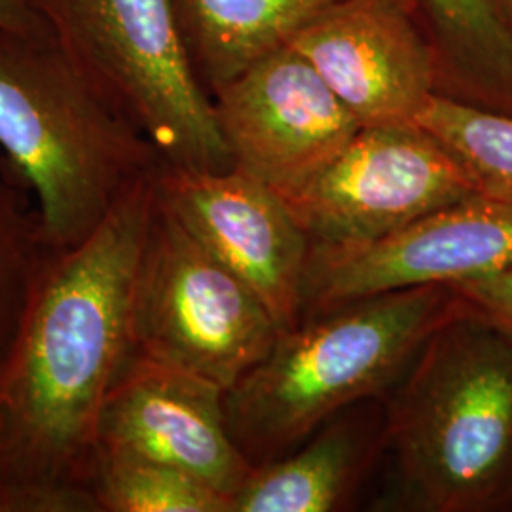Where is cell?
I'll return each mask as SVG.
<instances>
[{"instance_id": "obj_1", "label": "cell", "mask_w": 512, "mask_h": 512, "mask_svg": "<svg viewBox=\"0 0 512 512\" xmlns=\"http://www.w3.org/2000/svg\"><path fill=\"white\" fill-rule=\"evenodd\" d=\"M154 207L156 173L40 270L0 363V490L10 511H97L99 423L135 357L133 291Z\"/></svg>"}, {"instance_id": "obj_2", "label": "cell", "mask_w": 512, "mask_h": 512, "mask_svg": "<svg viewBox=\"0 0 512 512\" xmlns=\"http://www.w3.org/2000/svg\"><path fill=\"white\" fill-rule=\"evenodd\" d=\"M448 285L374 294L304 317L224 393L230 437L258 467L349 406L385 399L435 330L465 311Z\"/></svg>"}, {"instance_id": "obj_3", "label": "cell", "mask_w": 512, "mask_h": 512, "mask_svg": "<svg viewBox=\"0 0 512 512\" xmlns=\"http://www.w3.org/2000/svg\"><path fill=\"white\" fill-rule=\"evenodd\" d=\"M0 158L33 196L46 241L69 249L164 164L145 131L54 38L0 29Z\"/></svg>"}, {"instance_id": "obj_4", "label": "cell", "mask_w": 512, "mask_h": 512, "mask_svg": "<svg viewBox=\"0 0 512 512\" xmlns=\"http://www.w3.org/2000/svg\"><path fill=\"white\" fill-rule=\"evenodd\" d=\"M387 395L385 450L408 509L512 511V336L465 308Z\"/></svg>"}, {"instance_id": "obj_5", "label": "cell", "mask_w": 512, "mask_h": 512, "mask_svg": "<svg viewBox=\"0 0 512 512\" xmlns=\"http://www.w3.org/2000/svg\"><path fill=\"white\" fill-rule=\"evenodd\" d=\"M57 46L145 131L162 162L234 167L173 0H37Z\"/></svg>"}, {"instance_id": "obj_6", "label": "cell", "mask_w": 512, "mask_h": 512, "mask_svg": "<svg viewBox=\"0 0 512 512\" xmlns=\"http://www.w3.org/2000/svg\"><path fill=\"white\" fill-rule=\"evenodd\" d=\"M135 353L230 389L272 349L279 327L238 275L156 192L133 291Z\"/></svg>"}, {"instance_id": "obj_7", "label": "cell", "mask_w": 512, "mask_h": 512, "mask_svg": "<svg viewBox=\"0 0 512 512\" xmlns=\"http://www.w3.org/2000/svg\"><path fill=\"white\" fill-rule=\"evenodd\" d=\"M458 162L418 124L368 126L285 203L313 245L385 238L475 196Z\"/></svg>"}, {"instance_id": "obj_8", "label": "cell", "mask_w": 512, "mask_h": 512, "mask_svg": "<svg viewBox=\"0 0 512 512\" xmlns=\"http://www.w3.org/2000/svg\"><path fill=\"white\" fill-rule=\"evenodd\" d=\"M511 266L512 202L475 194L385 238L338 247L311 243L304 317L374 294L456 285Z\"/></svg>"}, {"instance_id": "obj_9", "label": "cell", "mask_w": 512, "mask_h": 512, "mask_svg": "<svg viewBox=\"0 0 512 512\" xmlns=\"http://www.w3.org/2000/svg\"><path fill=\"white\" fill-rule=\"evenodd\" d=\"M213 95L234 167L283 200L323 173L363 128L289 44Z\"/></svg>"}, {"instance_id": "obj_10", "label": "cell", "mask_w": 512, "mask_h": 512, "mask_svg": "<svg viewBox=\"0 0 512 512\" xmlns=\"http://www.w3.org/2000/svg\"><path fill=\"white\" fill-rule=\"evenodd\" d=\"M160 202L258 296L279 330L304 317L311 241L285 200L238 167L203 171L162 164Z\"/></svg>"}, {"instance_id": "obj_11", "label": "cell", "mask_w": 512, "mask_h": 512, "mask_svg": "<svg viewBox=\"0 0 512 512\" xmlns=\"http://www.w3.org/2000/svg\"><path fill=\"white\" fill-rule=\"evenodd\" d=\"M289 46L363 128L414 124L439 88V61L403 0H334Z\"/></svg>"}, {"instance_id": "obj_12", "label": "cell", "mask_w": 512, "mask_h": 512, "mask_svg": "<svg viewBox=\"0 0 512 512\" xmlns=\"http://www.w3.org/2000/svg\"><path fill=\"white\" fill-rule=\"evenodd\" d=\"M224 393L202 376L135 353L103 408L101 454L179 467L232 499L255 467L230 437Z\"/></svg>"}, {"instance_id": "obj_13", "label": "cell", "mask_w": 512, "mask_h": 512, "mask_svg": "<svg viewBox=\"0 0 512 512\" xmlns=\"http://www.w3.org/2000/svg\"><path fill=\"white\" fill-rule=\"evenodd\" d=\"M374 401L349 406L293 452L255 467L230 512L342 511L385 450V406Z\"/></svg>"}, {"instance_id": "obj_14", "label": "cell", "mask_w": 512, "mask_h": 512, "mask_svg": "<svg viewBox=\"0 0 512 512\" xmlns=\"http://www.w3.org/2000/svg\"><path fill=\"white\" fill-rule=\"evenodd\" d=\"M334 0H173L196 71L211 92L294 33Z\"/></svg>"}, {"instance_id": "obj_15", "label": "cell", "mask_w": 512, "mask_h": 512, "mask_svg": "<svg viewBox=\"0 0 512 512\" xmlns=\"http://www.w3.org/2000/svg\"><path fill=\"white\" fill-rule=\"evenodd\" d=\"M450 42V73L439 92L512 114V29L492 0H421Z\"/></svg>"}, {"instance_id": "obj_16", "label": "cell", "mask_w": 512, "mask_h": 512, "mask_svg": "<svg viewBox=\"0 0 512 512\" xmlns=\"http://www.w3.org/2000/svg\"><path fill=\"white\" fill-rule=\"evenodd\" d=\"M414 124L446 148L476 194L512 202V114L435 93Z\"/></svg>"}, {"instance_id": "obj_17", "label": "cell", "mask_w": 512, "mask_h": 512, "mask_svg": "<svg viewBox=\"0 0 512 512\" xmlns=\"http://www.w3.org/2000/svg\"><path fill=\"white\" fill-rule=\"evenodd\" d=\"M97 511L230 512L232 499L179 467L103 452L93 484Z\"/></svg>"}, {"instance_id": "obj_18", "label": "cell", "mask_w": 512, "mask_h": 512, "mask_svg": "<svg viewBox=\"0 0 512 512\" xmlns=\"http://www.w3.org/2000/svg\"><path fill=\"white\" fill-rule=\"evenodd\" d=\"M50 253L33 196L0 158V363Z\"/></svg>"}, {"instance_id": "obj_19", "label": "cell", "mask_w": 512, "mask_h": 512, "mask_svg": "<svg viewBox=\"0 0 512 512\" xmlns=\"http://www.w3.org/2000/svg\"><path fill=\"white\" fill-rule=\"evenodd\" d=\"M448 287L463 298L469 310L512 336V266Z\"/></svg>"}, {"instance_id": "obj_20", "label": "cell", "mask_w": 512, "mask_h": 512, "mask_svg": "<svg viewBox=\"0 0 512 512\" xmlns=\"http://www.w3.org/2000/svg\"><path fill=\"white\" fill-rule=\"evenodd\" d=\"M0 29L27 37L52 38L37 0H0Z\"/></svg>"}, {"instance_id": "obj_21", "label": "cell", "mask_w": 512, "mask_h": 512, "mask_svg": "<svg viewBox=\"0 0 512 512\" xmlns=\"http://www.w3.org/2000/svg\"><path fill=\"white\" fill-rule=\"evenodd\" d=\"M492 2L497 6V10L501 12V16L511 25L512 29V0H492Z\"/></svg>"}, {"instance_id": "obj_22", "label": "cell", "mask_w": 512, "mask_h": 512, "mask_svg": "<svg viewBox=\"0 0 512 512\" xmlns=\"http://www.w3.org/2000/svg\"><path fill=\"white\" fill-rule=\"evenodd\" d=\"M10 511L8 509V503H6V497L2 494V490H0V512Z\"/></svg>"}]
</instances>
